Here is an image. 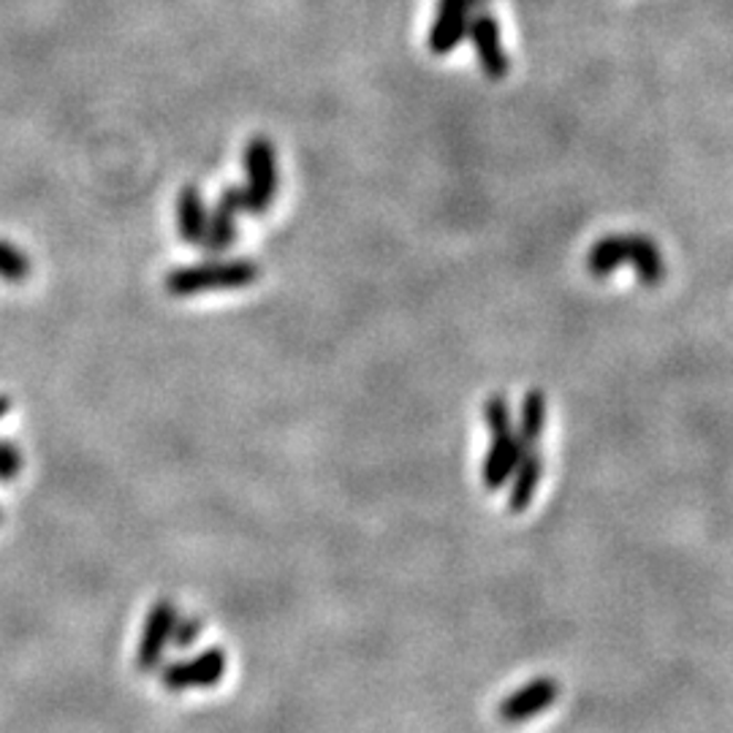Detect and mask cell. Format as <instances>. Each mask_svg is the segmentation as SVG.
Returning <instances> with one entry per match:
<instances>
[{
	"mask_svg": "<svg viewBox=\"0 0 733 733\" xmlns=\"http://www.w3.org/2000/svg\"><path fill=\"white\" fill-rule=\"evenodd\" d=\"M261 278V267L254 258H207V261L177 267L166 275V291L172 297H198L213 291H239Z\"/></svg>",
	"mask_w": 733,
	"mask_h": 733,
	"instance_id": "6da1fadb",
	"label": "cell"
},
{
	"mask_svg": "<svg viewBox=\"0 0 733 733\" xmlns=\"http://www.w3.org/2000/svg\"><path fill=\"white\" fill-rule=\"evenodd\" d=\"M622 264H633L636 275L647 286H658L665 278L663 254L652 239L641 237V234H609V237L598 239L587 254V272L592 278H609Z\"/></svg>",
	"mask_w": 733,
	"mask_h": 733,
	"instance_id": "7a4b0ae2",
	"label": "cell"
},
{
	"mask_svg": "<svg viewBox=\"0 0 733 733\" xmlns=\"http://www.w3.org/2000/svg\"><path fill=\"white\" fill-rule=\"evenodd\" d=\"M242 166H245V188H242L245 213L250 215L269 213L280 190L278 147H275L267 136H254V140L245 144Z\"/></svg>",
	"mask_w": 733,
	"mask_h": 733,
	"instance_id": "3957f363",
	"label": "cell"
},
{
	"mask_svg": "<svg viewBox=\"0 0 733 733\" xmlns=\"http://www.w3.org/2000/svg\"><path fill=\"white\" fill-rule=\"evenodd\" d=\"M239 213H245L242 188L228 185V188H224V194L218 196L215 207L207 213V231H204L202 250L209 258L224 256L234 248V242H237Z\"/></svg>",
	"mask_w": 733,
	"mask_h": 733,
	"instance_id": "277c9868",
	"label": "cell"
},
{
	"mask_svg": "<svg viewBox=\"0 0 733 733\" xmlns=\"http://www.w3.org/2000/svg\"><path fill=\"white\" fill-rule=\"evenodd\" d=\"M486 6V0H437V14L430 30V50L448 55L467 35L471 17Z\"/></svg>",
	"mask_w": 733,
	"mask_h": 733,
	"instance_id": "5b68a950",
	"label": "cell"
},
{
	"mask_svg": "<svg viewBox=\"0 0 733 733\" xmlns=\"http://www.w3.org/2000/svg\"><path fill=\"white\" fill-rule=\"evenodd\" d=\"M560 695V684L549 677H538L533 679L530 684L519 688L516 693H510L508 699H503V704L497 712H500V720L508 725H519L525 720L538 717L540 712H546Z\"/></svg>",
	"mask_w": 733,
	"mask_h": 733,
	"instance_id": "8992f818",
	"label": "cell"
},
{
	"mask_svg": "<svg viewBox=\"0 0 733 733\" xmlns=\"http://www.w3.org/2000/svg\"><path fill=\"white\" fill-rule=\"evenodd\" d=\"M467 35H471L473 44H476V55L484 74L495 82L506 80L510 60L506 52H503L500 28H497L495 17L484 14V11H476V14L471 17V25H467Z\"/></svg>",
	"mask_w": 733,
	"mask_h": 733,
	"instance_id": "52a82bcc",
	"label": "cell"
},
{
	"mask_svg": "<svg viewBox=\"0 0 733 733\" xmlns=\"http://www.w3.org/2000/svg\"><path fill=\"white\" fill-rule=\"evenodd\" d=\"M492 437H495V441H492V448L486 452L481 478H484L486 489L497 492L508 484L510 476H514L516 465H519L522 456H525L527 446L519 441V435H516L514 430L497 432V435Z\"/></svg>",
	"mask_w": 733,
	"mask_h": 733,
	"instance_id": "ba28073f",
	"label": "cell"
},
{
	"mask_svg": "<svg viewBox=\"0 0 733 733\" xmlns=\"http://www.w3.org/2000/svg\"><path fill=\"white\" fill-rule=\"evenodd\" d=\"M226 671V658L220 649H207L204 654H198L190 663L172 665L164 674L166 688L172 690H185V688H207L215 684Z\"/></svg>",
	"mask_w": 733,
	"mask_h": 733,
	"instance_id": "9c48e42d",
	"label": "cell"
},
{
	"mask_svg": "<svg viewBox=\"0 0 733 733\" xmlns=\"http://www.w3.org/2000/svg\"><path fill=\"white\" fill-rule=\"evenodd\" d=\"M174 622H177V611H174L169 600H161V603L153 606V611H149L147 617V624H144V636L140 644V669L144 671L155 669L166 641L172 639Z\"/></svg>",
	"mask_w": 733,
	"mask_h": 733,
	"instance_id": "30bf717a",
	"label": "cell"
},
{
	"mask_svg": "<svg viewBox=\"0 0 733 733\" xmlns=\"http://www.w3.org/2000/svg\"><path fill=\"white\" fill-rule=\"evenodd\" d=\"M540 476H544V460H540L538 448H527L522 462L516 465L514 476H510V492H508L510 514H525V510L533 506V497L538 495Z\"/></svg>",
	"mask_w": 733,
	"mask_h": 733,
	"instance_id": "8fae6325",
	"label": "cell"
},
{
	"mask_svg": "<svg viewBox=\"0 0 733 733\" xmlns=\"http://www.w3.org/2000/svg\"><path fill=\"white\" fill-rule=\"evenodd\" d=\"M207 231V204L198 185H185L177 194V234L185 245L202 248Z\"/></svg>",
	"mask_w": 733,
	"mask_h": 733,
	"instance_id": "7c38bea8",
	"label": "cell"
},
{
	"mask_svg": "<svg viewBox=\"0 0 733 733\" xmlns=\"http://www.w3.org/2000/svg\"><path fill=\"white\" fill-rule=\"evenodd\" d=\"M546 426V400L540 389H530L525 394V402H522V422H519V441L525 443L527 448H536L540 432Z\"/></svg>",
	"mask_w": 733,
	"mask_h": 733,
	"instance_id": "4fadbf2b",
	"label": "cell"
},
{
	"mask_svg": "<svg viewBox=\"0 0 733 733\" xmlns=\"http://www.w3.org/2000/svg\"><path fill=\"white\" fill-rule=\"evenodd\" d=\"M30 275V261L17 245L0 239V278L9 282H22Z\"/></svg>",
	"mask_w": 733,
	"mask_h": 733,
	"instance_id": "5bb4252c",
	"label": "cell"
},
{
	"mask_svg": "<svg viewBox=\"0 0 733 733\" xmlns=\"http://www.w3.org/2000/svg\"><path fill=\"white\" fill-rule=\"evenodd\" d=\"M484 422H486V426H489L492 435H497V432L514 430V426H510V411H508L506 396L492 394L489 400L484 402Z\"/></svg>",
	"mask_w": 733,
	"mask_h": 733,
	"instance_id": "9a60e30c",
	"label": "cell"
},
{
	"mask_svg": "<svg viewBox=\"0 0 733 733\" xmlns=\"http://www.w3.org/2000/svg\"><path fill=\"white\" fill-rule=\"evenodd\" d=\"M22 473V452L17 443L0 437V481H11Z\"/></svg>",
	"mask_w": 733,
	"mask_h": 733,
	"instance_id": "2e32d148",
	"label": "cell"
},
{
	"mask_svg": "<svg viewBox=\"0 0 733 733\" xmlns=\"http://www.w3.org/2000/svg\"><path fill=\"white\" fill-rule=\"evenodd\" d=\"M172 636H174V644L177 647H190L196 641V636H198V622L196 620H185L183 624H177L174 622V630H172Z\"/></svg>",
	"mask_w": 733,
	"mask_h": 733,
	"instance_id": "e0dca14e",
	"label": "cell"
},
{
	"mask_svg": "<svg viewBox=\"0 0 733 733\" xmlns=\"http://www.w3.org/2000/svg\"><path fill=\"white\" fill-rule=\"evenodd\" d=\"M11 411V400L6 394H0V419H6V413Z\"/></svg>",
	"mask_w": 733,
	"mask_h": 733,
	"instance_id": "ac0fdd59",
	"label": "cell"
}]
</instances>
